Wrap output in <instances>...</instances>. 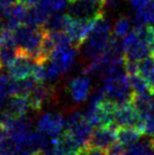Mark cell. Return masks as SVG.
<instances>
[{
	"label": "cell",
	"mask_w": 154,
	"mask_h": 155,
	"mask_svg": "<svg viewBox=\"0 0 154 155\" xmlns=\"http://www.w3.org/2000/svg\"><path fill=\"white\" fill-rule=\"evenodd\" d=\"M34 155H42V153H36V154H34Z\"/></svg>",
	"instance_id": "cell-39"
},
{
	"label": "cell",
	"mask_w": 154,
	"mask_h": 155,
	"mask_svg": "<svg viewBox=\"0 0 154 155\" xmlns=\"http://www.w3.org/2000/svg\"><path fill=\"white\" fill-rule=\"evenodd\" d=\"M91 88H92V84H91L90 76L84 73L72 78L69 82L70 96L76 104H81L88 99L91 93Z\"/></svg>",
	"instance_id": "cell-14"
},
{
	"label": "cell",
	"mask_w": 154,
	"mask_h": 155,
	"mask_svg": "<svg viewBox=\"0 0 154 155\" xmlns=\"http://www.w3.org/2000/svg\"><path fill=\"white\" fill-rule=\"evenodd\" d=\"M18 1L21 2V3H23L25 5H27L28 8L36 5V4L38 3V0H18Z\"/></svg>",
	"instance_id": "cell-34"
},
{
	"label": "cell",
	"mask_w": 154,
	"mask_h": 155,
	"mask_svg": "<svg viewBox=\"0 0 154 155\" xmlns=\"http://www.w3.org/2000/svg\"><path fill=\"white\" fill-rule=\"evenodd\" d=\"M105 8L103 0H75L70 2L69 14L74 18H98Z\"/></svg>",
	"instance_id": "cell-7"
},
{
	"label": "cell",
	"mask_w": 154,
	"mask_h": 155,
	"mask_svg": "<svg viewBox=\"0 0 154 155\" xmlns=\"http://www.w3.org/2000/svg\"><path fill=\"white\" fill-rule=\"evenodd\" d=\"M77 57V49L73 45H64L54 49L50 60L56 65L61 75L68 73L73 68Z\"/></svg>",
	"instance_id": "cell-11"
},
{
	"label": "cell",
	"mask_w": 154,
	"mask_h": 155,
	"mask_svg": "<svg viewBox=\"0 0 154 155\" xmlns=\"http://www.w3.org/2000/svg\"><path fill=\"white\" fill-rule=\"evenodd\" d=\"M69 1H70V2H73V1H75V0H69Z\"/></svg>",
	"instance_id": "cell-41"
},
{
	"label": "cell",
	"mask_w": 154,
	"mask_h": 155,
	"mask_svg": "<svg viewBox=\"0 0 154 155\" xmlns=\"http://www.w3.org/2000/svg\"><path fill=\"white\" fill-rule=\"evenodd\" d=\"M154 147L151 138L139 140L126 149L125 155H153Z\"/></svg>",
	"instance_id": "cell-23"
},
{
	"label": "cell",
	"mask_w": 154,
	"mask_h": 155,
	"mask_svg": "<svg viewBox=\"0 0 154 155\" xmlns=\"http://www.w3.org/2000/svg\"><path fill=\"white\" fill-rule=\"evenodd\" d=\"M151 138V140H152V143H153V147H154V136L153 137H150Z\"/></svg>",
	"instance_id": "cell-38"
},
{
	"label": "cell",
	"mask_w": 154,
	"mask_h": 155,
	"mask_svg": "<svg viewBox=\"0 0 154 155\" xmlns=\"http://www.w3.org/2000/svg\"><path fill=\"white\" fill-rule=\"evenodd\" d=\"M126 149L127 148L123 147V145H120L119 143H116L114 145H112L109 149H107L108 154L109 155H125Z\"/></svg>",
	"instance_id": "cell-29"
},
{
	"label": "cell",
	"mask_w": 154,
	"mask_h": 155,
	"mask_svg": "<svg viewBox=\"0 0 154 155\" xmlns=\"http://www.w3.org/2000/svg\"><path fill=\"white\" fill-rule=\"evenodd\" d=\"M42 155H67V154L51 145V147H49L47 150H44V151L42 152Z\"/></svg>",
	"instance_id": "cell-32"
},
{
	"label": "cell",
	"mask_w": 154,
	"mask_h": 155,
	"mask_svg": "<svg viewBox=\"0 0 154 155\" xmlns=\"http://www.w3.org/2000/svg\"><path fill=\"white\" fill-rule=\"evenodd\" d=\"M45 32L43 28H32L22 25L14 31V38L18 51L31 56L37 62H44L45 59L42 53V45Z\"/></svg>",
	"instance_id": "cell-3"
},
{
	"label": "cell",
	"mask_w": 154,
	"mask_h": 155,
	"mask_svg": "<svg viewBox=\"0 0 154 155\" xmlns=\"http://www.w3.org/2000/svg\"><path fill=\"white\" fill-rule=\"evenodd\" d=\"M112 33L113 31L110 21L106 19L103 15L99 16L84 43V55L89 61L100 57L107 52L113 38Z\"/></svg>",
	"instance_id": "cell-2"
},
{
	"label": "cell",
	"mask_w": 154,
	"mask_h": 155,
	"mask_svg": "<svg viewBox=\"0 0 154 155\" xmlns=\"http://www.w3.org/2000/svg\"><path fill=\"white\" fill-rule=\"evenodd\" d=\"M125 0H103L105 8L110 11H116L123 5Z\"/></svg>",
	"instance_id": "cell-30"
},
{
	"label": "cell",
	"mask_w": 154,
	"mask_h": 155,
	"mask_svg": "<svg viewBox=\"0 0 154 155\" xmlns=\"http://www.w3.org/2000/svg\"><path fill=\"white\" fill-rule=\"evenodd\" d=\"M116 131L117 128L114 126L96 128V130L93 131L91 134L87 147L98 148L103 150L109 149L117 141Z\"/></svg>",
	"instance_id": "cell-13"
},
{
	"label": "cell",
	"mask_w": 154,
	"mask_h": 155,
	"mask_svg": "<svg viewBox=\"0 0 154 155\" xmlns=\"http://www.w3.org/2000/svg\"><path fill=\"white\" fill-rule=\"evenodd\" d=\"M114 124L117 128H125V127L139 128L140 116L132 102L116 107V110L114 112Z\"/></svg>",
	"instance_id": "cell-12"
},
{
	"label": "cell",
	"mask_w": 154,
	"mask_h": 155,
	"mask_svg": "<svg viewBox=\"0 0 154 155\" xmlns=\"http://www.w3.org/2000/svg\"><path fill=\"white\" fill-rule=\"evenodd\" d=\"M66 128V118L61 113H43L37 120V130L50 139L58 137Z\"/></svg>",
	"instance_id": "cell-6"
},
{
	"label": "cell",
	"mask_w": 154,
	"mask_h": 155,
	"mask_svg": "<svg viewBox=\"0 0 154 155\" xmlns=\"http://www.w3.org/2000/svg\"><path fill=\"white\" fill-rule=\"evenodd\" d=\"M129 81L132 91H133V95H142V94L154 92L152 88L150 87V84L138 74L129 75Z\"/></svg>",
	"instance_id": "cell-24"
},
{
	"label": "cell",
	"mask_w": 154,
	"mask_h": 155,
	"mask_svg": "<svg viewBox=\"0 0 154 155\" xmlns=\"http://www.w3.org/2000/svg\"><path fill=\"white\" fill-rule=\"evenodd\" d=\"M55 97V91L53 87L48 82H39L32 93L28 96L31 104V109L34 111H40L45 104L51 102Z\"/></svg>",
	"instance_id": "cell-15"
},
{
	"label": "cell",
	"mask_w": 154,
	"mask_h": 155,
	"mask_svg": "<svg viewBox=\"0 0 154 155\" xmlns=\"http://www.w3.org/2000/svg\"><path fill=\"white\" fill-rule=\"evenodd\" d=\"M50 15L51 13L49 11L38 4L30 6L28 8V13L23 25L32 28H43L49 19Z\"/></svg>",
	"instance_id": "cell-17"
},
{
	"label": "cell",
	"mask_w": 154,
	"mask_h": 155,
	"mask_svg": "<svg viewBox=\"0 0 154 155\" xmlns=\"http://www.w3.org/2000/svg\"><path fill=\"white\" fill-rule=\"evenodd\" d=\"M76 155H86V148L84 149H82L81 151H79Z\"/></svg>",
	"instance_id": "cell-37"
},
{
	"label": "cell",
	"mask_w": 154,
	"mask_h": 155,
	"mask_svg": "<svg viewBox=\"0 0 154 155\" xmlns=\"http://www.w3.org/2000/svg\"><path fill=\"white\" fill-rule=\"evenodd\" d=\"M152 29H153V31H154V25H152Z\"/></svg>",
	"instance_id": "cell-42"
},
{
	"label": "cell",
	"mask_w": 154,
	"mask_h": 155,
	"mask_svg": "<svg viewBox=\"0 0 154 155\" xmlns=\"http://www.w3.org/2000/svg\"><path fill=\"white\" fill-rule=\"evenodd\" d=\"M71 20L72 16L70 14L52 13L43 27V30L45 32H66Z\"/></svg>",
	"instance_id": "cell-19"
},
{
	"label": "cell",
	"mask_w": 154,
	"mask_h": 155,
	"mask_svg": "<svg viewBox=\"0 0 154 155\" xmlns=\"http://www.w3.org/2000/svg\"><path fill=\"white\" fill-rule=\"evenodd\" d=\"M30 109H31V104L28 97L13 95L6 101L3 113L11 117H20L28 115Z\"/></svg>",
	"instance_id": "cell-16"
},
{
	"label": "cell",
	"mask_w": 154,
	"mask_h": 155,
	"mask_svg": "<svg viewBox=\"0 0 154 155\" xmlns=\"http://www.w3.org/2000/svg\"><path fill=\"white\" fill-rule=\"evenodd\" d=\"M101 90L107 99L113 101L117 106L132 102L133 91L130 86L129 75L125 70V65L113 70L103 78Z\"/></svg>",
	"instance_id": "cell-1"
},
{
	"label": "cell",
	"mask_w": 154,
	"mask_h": 155,
	"mask_svg": "<svg viewBox=\"0 0 154 155\" xmlns=\"http://www.w3.org/2000/svg\"><path fill=\"white\" fill-rule=\"evenodd\" d=\"M86 155H109V154H108V151H105L103 149L87 147L86 148Z\"/></svg>",
	"instance_id": "cell-31"
},
{
	"label": "cell",
	"mask_w": 154,
	"mask_h": 155,
	"mask_svg": "<svg viewBox=\"0 0 154 155\" xmlns=\"http://www.w3.org/2000/svg\"><path fill=\"white\" fill-rule=\"evenodd\" d=\"M18 48L16 45H3L0 47V61L2 65L8 67L11 62L18 55Z\"/></svg>",
	"instance_id": "cell-26"
},
{
	"label": "cell",
	"mask_w": 154,
	"mask_h": 155,
	"mask_svg": "<svg viewBox=\"0 0 154 155\" xmlns=\"http://www.w3.org/2000/svg\"><path fill=\"white\" fill-rule=\"evenodd\" d=\"M64 131L68 132L82 148H86L93 132V127L84 116V113L74 111L66 118Z\"/></svg>",
	"instance_id": "cell-4"
},
{
	"label": "cell",
	"mask_w": 154,
	"mask_h": 155,
	"mask_svg": "<svg viewBox=\"0 0 154 155\" xmlns=\"http://www.w3.org/2000/svg\"><path fill=\"white\" fill-rule=\"evenodd\" d=\"M143 135H145L144 132L139 128H136V127L118 128L116 131L117 143H119L126 148L139 141L142 139Z\"/></svg>",
	"instance_id": "cell-18"
},
{
	"label": "cell",
	"mask_w": 154,
	"mask_h": 155,
	"mask_svg": "<svg viewBox=\"0 0 154 155\" xmlns=\"http://www.w3.org/2000/svg\"><path fill=\"white\" fill-rule=\"evenodd\" d=\"M1 67H2V63H1V61H0V70H1Z\"/></svg>",
	"instance_id": "cell-40"
},
{
	"label": "cell",
	"mask_w": 154,
	"mask_h": 155,
	"mask_svg": "<svg viewBox=\"0 0 154 155\" xmlns=\"http://www.w3.org/2000/svg\"><path fill=\"white\" fill-rule=\"evenodd\" d=\"M36 63L37 61L31 56L18 52L16 58L11 62L8 67H6L8 74L12 79H22L33 76Z\"/></svg>",
	"instance_id": "cell-10"
},
{
	"label": "cell",
	"mask_w": 154,
	"mask_h": 155,
	"mask_svg": "<svg viewBox=\"0 0 154 155\" xmlns=\"http://www.w3.org/2000/svg\"><path fill=\"white\" fill-rule=\"evenodd\" d=\"M69 0H38V5L44 8L50 13H62Z\"/></svg>",
	"instance_id": "cell-27"
},
{
	"label": "cell",
	"mask_w": 154,
	"mask_h": 155,
	"mask_svg": "<svg viewBox=\"0 0 154 155\" xmlns=\"http://www.w3.org/2000/svg\"><path fill=\"white\" fill-rule=\"evenodd\" d=\"M131 27H132L131 20L126 16H120L114 22L113 29H112L113 35L117 37V38H120V39L123 38V37H126L132 31Z\"/></svg>",
	"instance_id": "cell-25"
},
{
	"label": "cell",
	"mask_w": 154,
	"mask_h": 155,
	"mask_svg": "<svg viewBox=\"0 0 154 155\" xmlns=\"http://www.w3.org/2000/svg\"><path fill=\"white\" fill-rule=\"evenodd\" d=\"M151 0H129L130 8L134 13H138L150 2Z\"/></svg>",
	"instance_id": "cell-28"
},
{
	"label": "cell",
	"mask_w": 154,
	"mask_h": 155,
	"mask_svg": "<svg viewBox=\"0 0 154 155\" xmlns=\"http://www.w3.org/2000/svg\"><path fill=\"white\" fill-rule=\"evenodd\" d=\"M123 45L126 60L138 62L148 56H152L148 45L138 36L134 29L123 38Z\"/></svg>",
	"instance_id": "cell-5"
},
{
	"label": "cell",
	"mask_w": 154,
	"mask_h": 155,
	"mask_svg": "<svg viewBox=\"0 0 154 155\" xmlns=\"http://www.w3.org/2000/svg\"><path fill=\"white\" fill-rule=\"evenodd\" d=\"M4 31V27H3V22H2V19L1 17H0V37H1L2 33Z\"/></svg>",
	"instance_id": "cell-36"
},
{
	"label": "cell",
	"mask_w": 154,
	"mask_h": 155,
	"mask_svg": "<svg viewBox=\"0 0 154 155\" xmlns=\"http://www.w3.org/2000/svg\"><path fill=\"white\" fill-rule=\"evenodd\" d=\"M28 6L17 1L13 5L0 12V17L3 22L4 30L14 32L25 23V19L28 13Z\"/></svg>",
	"instance_id": "cell-9"
},
{
	"label": "cell",
	"mask_w": 154,
	"mask_h": 155,
	"mask_svg": "<svg viewBox=\"0 0 154 155\" xmlns=\"http://www.w3.org/2000/svg\"><path fill=\"white\" fill-rule=\"evenodd\" d=\"M39 81L34 76H30L22 79H13V87H12V96L19 95L28 97L32 91L37 87Z\"/></svg>",
	"instance_id": "cell-20"
},
{
	"label": "cell",
	"mask_w": 154,
	"mask_h": 155,
	"mask_svg": "<svg viewBox=\"0 0 154 155\" xmlns=\"http://www.w3.org/2000/svg\"><path fill=\"white\" fill-rule=\"evenodd\" d=\"M17 1H18V0H0V12L5 10V8H8V6L13 5V4L16 3Z\"/></svg>",
	"instance_id": "cell-33"
},
{
	"label": "cell",
	"mask_w": 154,
	"mask_h": 155,
	"mask_svg": "<svg viewBox=\"0 0 154 155\" xmlns=\"http://www.w3.org/2000/svg\"><path fill=\"white\" fill-rule=\"evenodd\" d=\"M96 19L97 18L87 19L72 17V20H71L68 29L66 30V33L68 34L73 47L78 49L81 45H84V43L86 42L87 38L92 31L93 27H94Z\"/></svg>",
	"instance_id": "cell-8"
},
{
	"label": "cell",
	"mask_w": 154,
	"mask_h": 155,
	"mask_svg": "<svg viewBox=\"0 0 154 155\" xmlns=\"http://www.w3.org/2000/svg\"><path fill=\"white\" fill-rule=\"evenodd\" d=\"M6 137V131L4 129V127L2 126V124L0 123V140L4 139Z\"/></svg>",
	"instance_id": "cell-35"
},
{
	"label": "cell",
	"mask_w": 154,
	"mask_h": 155,
	"mask_svg": "<svg viewBox=\"0 0 154 155\" xmlns=\"http://www.w3.org/2000/svg\"><path fill=\"white\" fill-rule=\"evenodd\" d=\"M154 25V0H151L140 12L135 13L133 18L134 28L142 25Z\"/></svg>",
	"instance_id": "cell-22"
},
{
	"label": "cell",
	"mask_w": 154,
	"mask_h": 155,
	"mask_svg": "<svg viewBox=\"0 0 154 155\" xmlns=\"http://www.w3.org/2000/svg\"><path fill=\"white\" fill-rule=\"evenodd\" d=\"M137 74L150 84L154 91V56H148L138 61Z\"/></svg>",
	"instance_id": "cell-21"
}]
</instances>
